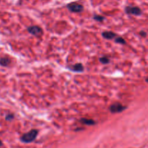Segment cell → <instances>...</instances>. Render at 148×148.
Wrapping results in <instances>:
<instances>
[{
  "label": "cell",
  "mask_w": 148,
  "mask_h": 148,
  "mask_svg": "<svg viewBox=\"0 0 148 148\" xmlns=\"http://www.w3.org/2000/svg\"><path fill=\"white\" fill-rule=\"evenodd\" d=\"M81 122L86 125H94L95 122L92 119H88V118H82Z\"/></svg>",
  "instance_id": "obj_9"
},
{
  "label": "cell",
  "mask_w": 148,
  "mask_h": 148,
  "mask_svg": "<svg viewBox=\"0 0 148 148\" xmlns=\"http://www.w3.org/2000/svg\"><path fill=\"white\" fill-rule=\"evenodd\" d=\"M67 8L70 9L71 12H80L83 10V6L80 4L72 2L67 5Z\"/></svg>",
  "instance_id": "obj_3"
},
{
  "label": "cell",
  "mask_w": 148,
  "mask_h": 148,
  "mask_svg": "<svg viewBox=\"0 0 148 148\" xmlns=\"http://www.w3.org/2000/svg\"><path fill=\"white\" fill-rule=\"evenodd\" d=\"M2 141L0 140V146H2Z\"/></svg>",
  "instance_id": "obj_15"
},
{
  "label": "cell",
  "mask_w": 148,
  "mask_h": 148,
  "mask_svg": "<svg viewBox=\"0 0 148 148\" xmlns=\"http://www.w3.org/2000/svg\"><path fill=\"white\" fill-rule=\"evenodd\" d=\"M28 30L33 36H39L42 33V29L39 26H30L28 27Z\"/></svg>",
  "instance_id": "obj_5"
},
{
  "label": "cell",
  "mask_w": 148,
  "mask_h": 148,
  "mask_svg": "<svg viewBox=\"0 0 148 148\" xmlns=\"http://www.w3.org/2000/svg\"><path fill=\"white\" fill-rule=\"evenodd\" d=\"M140 34H141V36H146V33H145V32H142L141 31L140 32Z\"/></svg>",
  "instance_id": "obj_14"
},
{
  "label": "cell",
  "mask_w": 148,
  "mask_h": 148,
  "mask_svg": "<svg viewBox=\"0 0 148 148\" xmlns=\"http://www.w3.org/2000/svg\"><path fill=\"white\" fill-rule=\"evenodd\" d=\"M115 41L118 43H121V44H125L126 41L124 39H122V37H116Z\"/></svg>",
  "instance_id": "obj_10"
},
{
  "label": "cell",
  "mask_w": 148,
  "mask_h": 148,
  "mask_svg": "<svg viewBox=\"0 0 148 148\" xmlns=\"http://www.w3.org/2000/svg\"><path fill=\"white\" fill-rule=\"evenodd\" d=\"M13 118H14V116L12 115V114H8L6 117V119L7 121H11L12 119H13Z\"/></svg>",
  "instance_id": "obj_13"
},
{
  "label": "cell",
  "mask_w": 148,
  "mask_h": 148,
  "mask_svg": "<svg viewBox=\"0 0 148 148\" xmlns=\"http://www.w3.org/2000/svg\"><path fill=\"white\" fill-rule=\"evenodd\" d=\"M38 135V130L36 129H32L30 132H27V133L24 134L22 137H21L20 139L22 142L24 143H30L32 142L36 139V137Z\"/></svg>",
  "instance_id": "obj_1"
},
{
  "label": "cell",
  "mask_w": 148,
  "mask_h": 148,
  "mask_svg": "<svg viewBox=\"0 0 148 148\" xmlns=\"http://www.w3.org/2000/svg\"><path fill=\"white\" fill-rule=\"evenodd\" d=\"M102 36H103V38H105V39H108V40H111V39H114V38L116 37V34L111 31L103 32L102 33Z\"/></svg>",
  "instance_id": "obj_7"
},
{
  "label": "cell",
  "mask_w": 148,
  "mask_h": 148,
  "mask_svg": "<svg viewBox=\"0 0 148 148\" xmlns=\"http://www.w3.org/2000/svg\"><path fill=\"white\" fill-rule=\"evenodd\" d=\"M70 70L74 72H83L84 70V67H83L82 64H76L74 65L71 66V67H69Z\"/></svg>",
  "instance_id": "obj_6"
},
{
  "label": "cell",
  "mask_w": 148,
  "mask_h": 148,
  "mask_svg": "<svg viewBox=\"0 0 148 148\" xmlns=\"http://www.w3.org/2000/svg\"><path fill=\"white\" fill-rule=\"evenodd\" d=\"M100 61H101L102 64H108V62H109V59H108V58L107 57H101L100 58Z\"/></svg>",
  "instance_id": "obj_11"
},
{
  "label": "cell",
  "mask_w": 148,
  "mask_h": 148,
  "mask_svg": "<svg viewBox=\"0 0 148 148\" xmlns=\"http://www.w3.org/2000/svg\"><path fill=\"white\" fill-rule=\"evenodd\" d=\"M94 19L96 20H98V21H100V22H101V21L103 20L104 18L102 16H98V15H96V16L94 17Z\"/></svg>",
  "instance_id": "obj_12"
},
{
  "label": "cell",
  "mask_w": 148,
  "mask_h": 148,
  "mask_svg": "<svg viewBox=\"0 0 148 148\" xmlns=\"http://www.w3.org/2000/svg\"><path fill=\"white\" fill-rule=\"evenodd\" d=\"M125 11L127 14L134 15H140L142 14V11L137 7H126Z\"/></svg>",
  "instance_id": "obj_4"
},
{
  "label": "cell",
  "mask_w": 148,
  "mask_h": 148,
  "mask_svg": "<svg viewBox=\"0 0 148 148\" xmlns=\"http://www.w3.org/2000/svg\"><path fill=\"white\" fill-rule=\"evenodd\" d=\"M9 62H10V60L9 59L6 57H2L0 59V65L4 66V67H7L9 64Z\"/></svg>",
  "instance_id": "obj_8"
},
{
  "label": "cell",
  "mask_w": 148,
  "mask_h": 148,
  "mask_svg": "<svg viewBox=\"0 0 148 148\" xmlns=\"http://www.w3.org/2000/svg\"><path fill=\"white\" fill-rule=\"evenodd\" d=\"M126 109V107L122 105L121 103H116L112 104L110 107V111H111V113H114V114H116V113H120L122 111H124Z\"/></svg>",
  "instance_id": "obj_2"
}]
</instances>
